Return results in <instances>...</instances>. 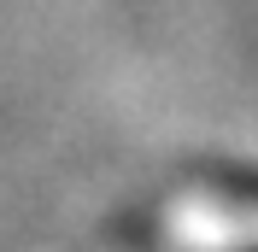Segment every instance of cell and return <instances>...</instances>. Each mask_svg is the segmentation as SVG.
<instances>
[{
  "label": "cell",
  "instance_id": "1",
  "mask_svg": "<svg viewBox=\"0 0 258 252\" xmlns=\"http://www.w3.org/2000/svg\"><path fill=\"white\" fill-rule=\"evenodd\" d=\"M246 252H258V246H246Z\"/></svg>",
  "mask_w": 258,
  "mask_h": 252
}]
</instances>
